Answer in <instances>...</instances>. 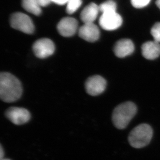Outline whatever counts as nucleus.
Listing matches in <instances>:
<instances>
[{"label": "nucleus", "instance_id": "obj_20", "mask_svg": "<svg viewBox=\"0 0 160 160\" xmlns=\"http://www.w3.org/2000/svg\"><path fill=\"white\" fill-rule=\"evenodd\" d=\"M69 0H52V2L59 5H64L68 3Z\"/></svg>", "mask_w": 160, "mask_h": 160}, {"label": "nucleus", "instance_id": "obj_18", "mask_svg": "<svg viewBox=\"0 0 160 160\" xmlns=\"http://www.w3.org/2000/svg\"><path fill=\"white\" fill-rule=\"evenodd\" d=\"M151 0H131V4L134 8H144L149 4Z\"/></svg>", "mask_w": 160, "mask_h": 160}, {"label": "nucleus", "instance_id": "obj_3", "mask_svg": "<svg viewBox=\"0 0 160 160\" xmlns=\"http://www.w3.org/2000/svg\"><path fill=\"white\" fill-rule=\"evenodd\" d=\"M152 135V128L148 124L142 123L132 130L128 136V142L134 148H143L149 143Z\"/></svg>", "mask_w": 160, "mask_h": 160}, {"label": "nucleus", "instance_id": "obj_13", "mask_svg": "<svg viewBox=\"0 0 160 160\" xmlns=\"http://www.w3.org/2000/svg\"><path fill=\"white\" fill-rule=\"evenodd\" d=\"M100 11L99 6L94 3H90L82 11L80 18L84 23H93Z\"/></svg>", "mask_w": 160, "mask_h": 160}, {"label": "nucleus", "instance_id": "obj_1", "mask_svg": "<svg viewBox=\"0 0 160 160\" xmlns=\"http://www.w3.org/2000/svg\"><path fill=\"white\" fill-rule=\"evenodd\" d=\"M22 93L21 82L11 73L0 75V97L3 101L12 103L19 99Z\"/></svg>", "mask_w": 160, "mask_h": 160}, {"label": "nucleus", "instance_id": "obj_4", "mask_svg": "<svg viewBox=\"0 0 160 160\" xmlns=\"http://www.w3.org/2000/svg\"><path fill=\"white\" fill-rule=\"evenodd\" d=\"M10 24L12 28L24 33H33L34 26L30 17L22 12H15L11 16Z\"/></svg>", "mask_w": 160, "mask_h": 160}, {"label": "nucleus", "instance_id": "obj_15", "mask_svg": "<svg viewBox=\"0 0 160 160\" xmlns=\"http://www.w3.org/2000/svg\"><path fill=\"white\" fill-rule=\"evenodd\" d=\"M99 9L102 14L107 12H116V3L112 0H108L100 5Z\"/></svg>", "mask_w": 160, "mask_h": 160}, {"label": "nucleus", "instance_id": "obj_7", "mask_svg": "<svg viewBox=\"0 0 160 160\" xmlns=\"http://www.w3.org/2000/svg\"><path fill=\"white\" fill-rule=\"evenodd\" d=\"M106 87V81L101 76L89 77L85 83V88L89 95L97 96L102 93Z\"/></svg>", "mask_w": 160, "mask_h": 160}, {"label": "nucleus", "instance_id": "obj_2", "mask_svg": "<svg viewBox=\"0 0 160 160\" xmlns=\"http://www.w3.org/2000/svg\"><path fill=\"white\" fill-rule=\"evenodd\" d=\"M137 107L132 102H127L119 105L113 110L112 120L115 127L124 129L136 115Z\"/></svg>", "mask_w": 160, "mask_h": 160}, {"label": "nucleus", "instance_id": "obj_11", "mask_svg": "<svg viewBox=\"0 0 160 160\" xmlns=\"http://www.w3.org/2000/svg\"><path fill=\"white\" fill-rule=\"evenodd\" d=\"M134 45L130 39H122L115 44L113 51L115 55L119 58H124L133 53Z\"/></svg>", "mask_w": 160, "mask_h": 160}, {"label": "nucleus", "instance_id": "obj_5", "mask_svg": "<svg viewBox=\"0 0 160 160\" xmlns=\"http://www.w3.org/2000/svg\"><path fill=\"white\" fill-rule=\"evenodd\" d=\"M5 114L8 119L16 125L25 124L31 118L29 110L21 107H10L6 110Z\"/></svg>", "mask_w": 160, "mask_h": 160}, {"label": "nucleus", "instance_id": "obj_17", "mask_svg": "<svg viewBox=\"0 0 160 160\" xmlns=\"http://www.w3.org/2000/svg\"><path fill=\"white\" fill-rule=\"evenodd\" d=\"M151 34L154 38V41L160 42V22L156 23L153 26L151 29Z\"/></svg>", "mask_w": 160, "mask_h": 160}, {"label": "nucleus", "instance_id": "obj_9", "mask_svg": "<svg viewBox=\"0 0 160 160\" xmlns=\"http://www.w3.org/2000/svg\"><path fill=\"white\" fill-rule=\"evenodd\" d=\"M78 29L77 20L72 17H65L61 20L57 25L59 33L64 37H70L76 33Z\"/></svg>", "mask_w": 160, "mask_h": 160}, {"label": "nucleus", "instance_id": "obj_22", "mask_svg": "<svg viewBox=\"0 0 160 160\" xmlns=\"http://www.w3.org/2000/svg\"><path fill=\"white\" fill-rule=\"evenodd\" d=\"M156 5H157L158 7L160 9V0H157V1H156Z\"/></svg>", "mask_w": 160, "mask_h": 160}, {"label": "nucleus", "instance_id": "obj_21", "mask_svg": "<svg viewBox=\"0 0 160 160\" xmlns=\"http://www.w3.org/2000/svg\"><path fill=\"white\" fill-rule=\"evenodd\" d=\"M4 151L3 150V147L1 145V148H0V158L1 160L4 159Z\"/></svg>", "mask_w": 160, "mask_h": 160}, {"label": "nucleus", "instance_id": "obj_12", "mask_svg": "<svg viewBox=\"0 0 160 160\" xmlns=\"http://www.w3.org/2000/svg\"><path fill=\"white\" fill-rule=\"evenodd\" d=\"M143 57L148 60H153L160 55V45L156 41L145 42L142 47Z\"/></svg>", "mask_w": 160, "mask_h": 160}, {"label": "nucleus", "instance_id": "obj_23", "mask_svg": "<svg viewBox=\"0 0 160 160\" xmlns=\"http://www.w3.org/2000/svg\"><path fill=\"white\" fill-rule=\"evenodd\" d=\"M10 160V159H4H4H2V160Z\"/></svg>", "mask_w": 160, "mask_h": 160}, {"label": "nucleus", "instance_id": "obj_19", "mask_svg": "<svg viewBox=\"0 0 160 160\" xmlns=\"http://www.w3.org/2000/svg\"><path fill=\"white\" fill-rule=\"evenodd\" d=\"M38 1L41 7H45L48 5L52 2V0H38Z\"/></svg>", "mask_w": 160, "mask_h": 160}, {"label": "nucleus", "instance_id": "obj_6", "mask_svg": "<svg viewBox=\"0 0 160 160\" xmlns=\"http://www.w3.org/2000/svg\"><path fill=\"white\" fill-rule=\"evenodd\" d=\"M33 50L37 57L43 59L53 54L55 46L53 42L48 38H41L34 43Z\"/></svg>", "mask_w": 160, "mask_h": 160}, {"label": "nucleus", "instance_id": "obj_14", "mask_svg": "<svg viewBox=\"0 0 160 160\" xmlns=\"http://www.w3.org/2000/svg\"><path fill=\"white\" fill-rule=\"evenodd\" d=\"M22 5L26 11L34 15H39L42 12L38 0H22Z\"/></svg>", "mask_w": 160, "mask_h": 160}, {"label": "nucleus", "instance_id": "obj_16", "mask_svg": "<svg viewBox=\"0 0 160 160\" xmlns=\"http://www.w3.org/2000/svg\"><path fill=\"white\" fill-rule=\"evenodd\" d=\"M82 4V0H69L67 3V12L68 14H73L80 8Z\"/></svg>", "mask_w": 160, "mask_h": 160}, {"label": "nucleus", "instance_id": "obj_10", "mask_svg": "<svg viewBox=\"0 0 160 160\" xmlns=\"http://www.w3.org/2000/svg\"><path fill=\"white\" fill-rule=\"evenodd\" d=\"M80 38L89 42H94L100 38V31L98 28L94 23H84L79 30Z\"/></svg>", "mask_w": 160, "mask_h": 160}, {"label": "nucleus", "instance_id": "obj_8", "mask_svg": "<svg viewBox=\"0 0 160 160\" xmlns=\"http://www.w3.org/2000/svg\"><path fill=\"white\" fill-rule=\"evenodd\" d=\"M122 23L121 16L117 12L102 14L99 20V24L103 29L107 31L115 30Z\"/></svg>", "mask_w": 160, "mask_h": 160}]
</instances>
